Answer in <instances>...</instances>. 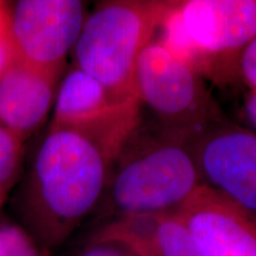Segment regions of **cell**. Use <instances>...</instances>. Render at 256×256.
Segmentation results:
<instances>
[{
	"label": "cell",
	"mask_w": 256,
	"mask_h": 256,
	"mask_svg": "<svg viewBox=\"0 0 256 256\" xmlns=\"http://www.w3.org/2000/svg\"><path fill=\"white\" fill-rule=\"evenodd\" d=\"M114 156L87 134L50 128L22 196V214L46 248L60 247L101 203Z\"/></svg>",
	"instance_id": "obj_1"
},
{
	"label": "cell",
	"mask_w": 256,
	"mask_h": 256,
	"mask_svg": "<svg viewBox=\"0 0 256 256\" xmlns=\"http://www.w3.org/2000/svg\"><path fill=\"white\" fill-rule=\"evenodd\" d=\"M194 142L142 119L112 164L101 200L107 222L176 212L203 184Z\"/></svg>",
	"instance_id": "obj_2"
},
{
	"label": "cell",
	"mask_w": 256,
	"mask_h": 256,
	"mask_svg": "<svg viewBox=\"0 0 256 256\" xmlns=\"http://www.w3.org/2000/svg\"><path fill=\"white\" fill-rule=\"evenodd\" d=\"M158 31L156 40L198 75L229 84L256 34V0L170 2Z\"/></svg>",
	"instance_id": "obj_3"
},
{
	"label": "cell",
	"mask_w": 256,
	"mask_h": 256,
	"mask_svg": "<svg viewBox=\"0 0 256 256\" xmlns=\"http://www.w3.org/2000/svg\"><path fill=\"white\" fill-rule=\"evenodd\" d=\"M170 2L113 0L100 2L86 18L72 49L75 66L124 101L138 100L136 66L154 40Z\"/></svg>",
	"instance_id": "obj_4"
},
{
	"label": "cell",
	"mask_w": 256,
	"mask_h": 256,
	"mask_svg": "<svg viewBox=\"0 0 256 256\" xmlns=\"http://www.w3.org/2000/svg\"><path fill=\"white\" fill-rule=\"evenodd\" d=\"M134 81L140 104H146L156 122L170 130L197 140L224 119L203 78L156 40L140 54Z\"/></svg>",
	"instance_id": "obj_5"
},
{
	"label": "cell",
	"mask_w": 256,
	"mask_h": 256,
	"mask_svg": "<svg viewBox=\"0 0 256 256\" xmlns=\"http://www.w3.org/2000/svg\"><path fill=\"white\" fill-rule=\"evenodd\" d=\"M139 100L118 98L76 66L57 89L50 128H72L95 139L116 158L142 121Z\"/></svg>",
	"instance_id": "obj_6"
},
{
	"label": "cell",
	"mask_w": 256,
	"mask_h": 256,
	"mask_svg": "<svg viewBox=\"0 0 256 256\" xmlns=\"http://www.w3.org/2000/svg\"><path fill=\"white\" fill-rule=\"evenodd\" d=\"M78 0H19L11 2L10 32L14 58L60 75L86 22Z\"/></svg>",
	"instance_id": "obj_7"
},
{
	"label": "cell",
	"mask_w": 256,
	"mask_h": 256,
	"mask_svg": "<svg viewBox=\"0 0 256 256\" xmlns=\"http://www.w3.org/2000/svg\"><path fill=\"white\" fill-rule=\"evenodd\" d=\"M203 184L256 218V133L223 119L194 142Z\"/></svg>",
	"instance_id": "obj_8"
},
{
	"label": "cell",
	"mask_w": 256,
	"mask_h": 256,
	"mask_svg": "<svg viewBox=\"0 0 256 256\" xmlns=\"http://www.w3.org/2000/svg\"><path fill=\"white\" fill-rule=\"evenodd\" d=\"M174 214L204 256H256V218L206 184Z\"/></svg>",
	"instance_id": "obj_9"
},
{
	"label": "cell",
	"mask_w": 256,
	"mask_h": 256,
	"mask_svg": "<svg viewBox=\"0 0 256 256\" xmlns=\"http://www.w3.org/2000/svg\"><path fill=\"white\" fill-rule=\"evenodd\" d=\"M60 76L12 58L0 76V124L24 142L46 121Z\"/></svg>",
	"instance_id": "obj_10"
},
{
	"label": "cell",
	"mask_w": 256,
	"mask_h": 256,
	"mask_svg": "<svg viewBox=\"0 0 256 256\" xmlns=\"http://www.w3.org/2000/svg\"><path fill=\"white\" fill-rule=\"evenodd\" d=\"M92 241L113 243L132 256H204L174 212L110 220Z\"/></svg>",
	"instance_id": "obj_11"
},
{
	"label": "cell",
	"mask_w": 256,
	"mask_h": 256,
	"mask_svg": "<svg viewBox=\"0 0 256 256\" xmlns=\"http://www.w3.org/2000/svg\"><path fill=\"white\" fill-rule=\"evenodd\" d=\"M23 142L0 124V208L18 180L23 160Z\"/></svg>",
	"instance_id": "obj_12"
},
{
	"label": "cell",
	"mask_w": 256,
	"mask_h": 256,
	"mask_svg": "<svg viewBox=\"0 0 256 256\" xmlns=\"http://www.w3.org/2000/svg\"><path fill=\"white\" fill-rule=\"evenodd\" d=\"M0 256H40L36 242L26 230L10 222L0 223Z\"/></svg>",
	"instance_id": "obj_13"
},
{
	"label": "cell",
	"mask_w": 256,
	"mask_h": 256,
	"mask_svg": "<svg viewBox=\"0 0 256 256\" xmlns=\"http://www.w3.org/2000/svg\"><path fill=\"white\" fill-rule=\"evenodd\" d=\"M11 2L0 0V76L14 58L11 32H10Z\"/></svg>",
	"instance_id": "obj_14"
},
{
	"label": "cell",
	"mask_w": 256,
	"mask_h": 256,
	"mask_svg": "<svg viewBox=\"0 0 256 256\" xmlns=\"http://www.w3.org/2000/svg\"><path fill=\"white\" fill-rule=\"evenodd\" d=\"M238 80L244 83L249 92H256V34L240 56Z\"/></svg>",
	"instance_id": "obj_15"
},
{
	"label": "cell",
	"mask_w": 256,
	"mask_h": 256,
	"mask_svg": "<svg viewBox=\"0 0 256 256\" xmlns=\"http://www.w3.org/2000/svg\"><path fill=\"white\" fill-rule=\"evenodd\" d=\"M121 252L122 249L113 243L90 241L78 256H120Z\"/></svg>",
	"instance_id": "obj_16"
},
{
	"label": "cell",
	"mask_w": 256,
	"mask_h": 256,
	"mask_svg": "<svg viewBox=\"0 0 256 256\" xmlns=\"http://www.w3.org/2000/svg\"><path fill=\"white\" fill-rule=\"evenodd\" d=\"M244 113L256 133V92H249L244 100Z\"/></svg>",
	"instance_id": "obj_17"
},
{
	"label": "cell",
	"mask_w": 256,
	"mask_h": 256,
	"mask_svg": "<svg viewBox=\"0 0 256 256\" xmlns=\"http://www.w3.org/2000/svg\"><path fill=\"white\" fill-rule=\"evenodd\" d=\"M121 249H122V248H121ZM120 256H132V255L128 254V252H127L126 250H124V249H122V252H121V255H120Z\"/></svg>",
	"instance_id": "obj_18"
}]
</instances>
